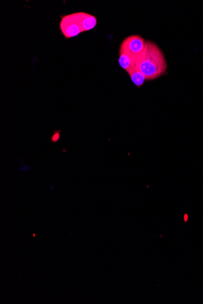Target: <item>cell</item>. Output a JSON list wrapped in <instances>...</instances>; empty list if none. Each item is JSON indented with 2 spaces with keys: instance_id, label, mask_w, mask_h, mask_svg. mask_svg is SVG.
Listing matches in <instances>:
<instances>
[{
  "instance_id": "obj_6",
  "label": "cell",
  "mask_w": 203,
  "mask_h": 304,
  "mask_svg": "<svg viewBox=\"0 0 203 304\" xmlns=\"http://www.w3.org/2000/svg\"><path fill=\"white\" fill-rule=\"evenodd\" d=\"M129 74L131 80L137 88L141 87L146 80L145 76L138 69L134 68L132 70L127 72Z\"/></svg>"
},
{
  "instance_id": "obj_8",
  "label": "cell",
  "mask_w": 203,
  "mask_h": 304,
  "mask_svg": "<svg viewBox=\"0 0 203 304\" xmlns=\"http://www.w3.org/2000/svg\"><path fill=\"white\" fill-rule=\"evenodd\" d=\"M189 219V216L188 215V214H185V216H184V220L185 221V222H187V221H188Z\"/></svg>"
},
{
  "instance_id": "obj_3",
  "label": "cell",
  "mask_w": 203,
  "mask_h": 304,
  "mask_svg": "<svg viewBox=\"0 0 203 304\" xmlns=\"http://www.w3.org/2000/svg\"><path fill=\"white\" fill-rule=\"evenodd\" d=\"M60 31L67 38L77 37L82 31L80 26L73 17V15L70 14L62 18L60 23Z\"/></svg>"
},
{
  "instance_id": "obj_7",
  "label": "cell",
  "mask_w": 203,
  "mask_h": 304,
  "mask_svg": "<svg viewBox=\"0 0 203 304\" xmlns=\"http://www.w3.org/2000/svg\"><path fill=\"white\" fill-rule=\"evenodd\" d=\"M60 138V133H55L53 135H52L51 137V141L53 142V143L55 144L57 143L58 141H59Z\"/></svg>"
},
{
  "instance_id": "obj_4",
  "label": "cell",
  "mask_w": 203,
  "mask_h": 304,
  "mask_svg": "<svg viewBox=\"0 0 203 304\" xmlns=\"http://www.w3.org/2000/svg\"><path fill=\"white\" fill-rule=\"evenodd\" d=\"M73 17L80 26L82 31H90L97 25V19L94 16L83 12H78L72 14Z\"/></svg>"
},
{
  "instance_id": "obj_2",
  "label": "cell",
  "mask_w": 203,
  "mask_h": 304,
  "mask_svg": "<svg viewBox=\"0 0 203 304\" xmlns=\"http://www.w3.org/2000/svg\"><path fill=\"white\" fill-rule=\"evenodd\" d=\"M146 41L139 35L127 37L120 45V50L128 53L137 59L145 49Z\"/></svg>"
},
{
  "instance_id": "obj_5",
  "label": "cell",
  "mask_w": 203,
  "mask_h": 304,
  "mask_svg": "<svg viewBox=\"0 0 203 304\" xmlns=\"http://www.w3.org/2000/svg\"><path fill=\"white\" fill-rule=\"evenodd\" d=\"M136 59L123 51H119V64L127 72L135 68Z\"/></svg>"
},
{
  "instance_id": "obj_1",
  "label": "cell",
  "mask_w": 203,
  "mask_h": 304,
  "mask_svg": "<svg viewBox=\"0 0 203 304\" xmlns=\"http://www.w3.org/2000/svg\"><path fill=\"white\" fill-rule=\"evenodd\" d=\"M165 55L155 43L146 41L145 49L136 59L135 68L142 72L147 80L158 78L167 70Z\"/></svg>"
}]
</instances>
